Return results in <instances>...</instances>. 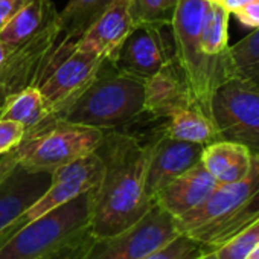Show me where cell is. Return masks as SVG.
I'll return each mask as SVG.
<instances>
[{
    "mask_svg": "<svg viewBox=\"0 0 259 259\" xmlns=\"http://www.w3.org/2000/svg\"><path fill=\"white\" fill-rule=\"evenodd\" d=\"M25 139V126L14 120L0 119V156L17 148Z\"/></svg>",
    "mask_w": 259,
    "mask_h": 259,
    "instance_id": "29",
    "label": "cell"
},
{
    "mask_svg": "<svg viewBox=\"0 0 259 259\" xmlns=\"http://www.w3.org/2000/svg\"><path fill=\"white\" fill-rule=\"evenodd\" d=\"M248 2H250V0H221L220 4H221L230 14H233V13H236L238 10H241L242 7H245Z\"/></svg>",
    "mask_w": 259,
    "mask_h": 259,
    "instance_id": "33",
    "label": "cell"
},
{
    "mask_svg": "<svg viewBox=\"0 0 259 259\" xmlns=\"http://www.w3.org/2000/svg\"><path fill=\"white\" fill-rule=\"evenodd\" d=\"M207 2H218V4H220V2H221V0H207Z\"/></svg>",
    "mask_w": 259,
    "mask_h": 259,
    "instance_id": "37",
    "label": "cell"
},
{
    "mask_svg": "<svg viewBox=\"0 0 259 259\" xmlns=\"http://www.w3.org/2000/svg\"><path fill=\"white\" fill-rule=\"evenodd\" d=\"M230 13L218 2H207L200 41L203 52L210 58H224L229 49Z\"/></svg>",
    "mask_w": 259,
    "mask_h": 259,
    "instance_id": "23",
    "label": "cell"
},
{
    "mask_svg": "<svg viewBox=\"0 0 259 259\" xmlns=\"http://www.w3.org/2000/svg\"><path fill=\"white\" fill-rule=\"evenodd\" d=\"M98 186L23 226L0 247V259H37L90 227Z\"/></svg>",
    "mask_w": 259,
    "mask_h": 259,
    "instance_id": "5",
    "label": "cell"
},
{
    "mask_svg": "<svg viewBox=\"0 0 259 259\" xmlns=\"http://www.w3.org/2000/svg\"><path fill=\"white\" fill-rule=\"evenodd\" d=\"M105 132L99 128L60 120L41 135L17 147L19 165L29 171L54 172L81 157L96 153Z\"/></svg>",
    "mask_w": 259,
    "mask_h": 259,
    "instance_id": "7",
    "label": "cell"
},
{
    "mask_svg": "<svg viewBox=\"0 0 259 259\" xmlns=\"http://www.w3.org/2000/svg\"><path fill=\"white\" fill-rule=\"evenodd\" d=\"M253 156L251 150L238 142L217 141L204 147L201 163L218 185H227L242 180L250 172Z\"/></svg>",
    "mask_w": 259,
    "mask_h": 259,
    "instance_id": "19",
    "label": "cell"
},
{
    "mask_svg": "<svg viewBox=\"0 0 259 259\" xmlns=\"http://www.w3.org/2000/svg\"><path fill=\"white\" fill-rule=\"evenodd\" d=\"M93 239H95V236H93L90 227H87L85 230H82L81 233H78L67 242L61 244L60 247L54 248L52 251H49L37 259H84Z\"/></svg>",
    "mask_w": 259,
    "mask_h": 259,
    "instance_id": "28",
    "label": "cell"
},
{
    "mask_svg": "<svg viewBox=\"0 0 259 259\" xmlns=\"http://www.w3.org/2000/svg\"><path fill=\"white\" fill-rule=\"evenodd\" d=\"M188 105L195 104L176 60L147 79L144 114L151 119H165Z\"/></svg>",
    "mask_w": 259,
    "mask_h": 259,
    "instance_id": "16",
    "label": "cell"
},
{
    "mask_svg": "<svg viewBox=\"0 0 259 259\" xmlns=\"http://www.w3.org/2000/svg\"><path fill=\"white\" fill-rule=\"evenodd\" d=\"M159 132L172 139L201 145L221 141L212 117L195 105H188L171 113L165 117V123L159 128Z\"/></svg>",
    "mask_w": 259,
    "mask_h": 259,
    "instance_id": "20",
    "label": "cell"
},
{
    "mask_svg": "<svg viewBox=\"0 0 259 259\" xmlns=\"http://www.w3.org/2000/svg\"><path fill=\"white\" fill-rule=\"evenodd\" d=\"M102 176L104 160L98 153H92L55 169L52 172V180L46 192L14 223H11L4 230H0V247L32 220L99 186Z\"/></svg>",
    "mask_w": 259,
    "mask_h": 259,
    "instance_id": "10",
    "label": "cell"
},
{
    "mask_svg": "<svg viewBox=\"0 0 259 259\" xmlns=\"http://www.w3.org/2000/svg\"><path fill=\"white\" fill-rule=\"evenodd\" d=\"M105 60L98 54L72 45L40 82L48 110L60 120L98 76Z\"/></svg>",
    "mask_w": 259,
    "mask_h": 259,
    "instance_id": "11",
    "label": "cell"
},
{
    "mask_svg": "<svg viewBox=\"0 0 259 259\" xmlns=\"http://www.w3.org/2000/svg\"><path fill=\"white\" fill-rule=\"evenodd\" d=\"M217 186V180L200 162L168 183L156 195L154 203L174 218H179L200 206Z\"/></svg>",
    "mask_w": 259,
    "mask_h": 259,
    "instance_id": "17",
    "label": "cell"
},
{
    "mask_svg": "<svg viewBox=\"0 0 259 259\" xmlns=\"http://www.w3.org/2000/svg\"><path fill=\"white\" fill-rule=\"evenodd\" d=\"M259 244V218L213 250L218 259H245Z\"/></svg>",
    "mask_w": 259,
    "mask_h": 259,
    "instance_id": "27",
    "label": "cell"
},
{
    "mask_svg": "<svg viewBox=\"0 0 259 259\" xmlns=\"http://www.w3.org/2000/svg\"><path fill=\"white\" fill-rule=\"evenodd\" d=\"M133 28L130 0H113L73 45L113 63Z\"/></svg>",
    "mask_w": 259,
    "mask_h": 259,
    "instance_id": "14",
    "label": "cell"
},
{
    "mask_svg": "<svg viewBox=\"0 0 259 259\" xmlns=\"http://www.w3.org/2000/svg\"><path fill=\"white\" fill-rule=\"evenodd\" d=\"M180 233L176 218L157 203L133 226L105 238H95L84 259H142Z\"/></svg>",
    "mask_w": 259,
    "mask_h": 259,
    "instance_id": "9",
    "label": "cell"
},
{
    "mask_svg": "<svg viewBox=\"0 0 259 259\" xmlns=\"http://www.w3.org/2000/svg\"><path fill=\"white\" fill-rule=\"evenodd\" d=\"M10 51H11V46L7 45L5 41L0 40V64L4 63V60L7 58V55L10 54Z\"/></svg>",
    "mask_w": 259,
    "mask_h": 259,
    "instance_id": "34",
    "label": "cell"
},
{
    "mask_svg": "<svg viewBox=\"0 0 259 259\" xmlns=\"http://www.w3.org/2000/svg\"><path fill=\"white\" fill-rule=\"evenodd\" d=\"M54 10L51 0H26V4L0 31V40L10 46L22 43L45 25Z\"/></svg>",
    "mask_w": 259,
    "mask_h": 259,
    "instance_id": "21",
    "label": "cell"
},
{
    "mask_svg": "<svg viewBox=\"0 0 259 259\" xmlns=\"http://www.w3.org/2000/svg\"><path fill=\"white\" fill-rule=\"evenodd\" d=\"M111 2L113 0H69L66 8L58 13L66 35L72 41H76Z\"/></svg>",
    "mask_w": 259,
    "mask_h": 259,
    "instance_id": "24",
    "label": "cell"
},
{
    "mask_svg": "<svg viewBox=\"0 0 259 259\" xmlns=\"http://www.w3.org/2000/svg\"><path fill=\"white\" fill-rule=\"evenodd\" d=\"M26 4V0H0V31Z\"/></svg>",
    "mask_w": 259,
    "mask_h": 259,
    "instance_id": "31",
    "label": "cell"
},
{
    "mask_svg": "<svg viewBox=\"0 0 259 259\" xmlns=\"http://www.w3.org/2000/svg\"><path fill=\"white\" fill-rule=\"evenodd\" d=\"M227 78H241L259 84V28L226 52Z\"/></svg>",
    "mask_w": 259,
    "mask_h": 259,
    "instance_id": "22",
    "label": "cell"
},
{
    "mask_svg": "<svg viewBox=\"0 0 259 259\" xmlns=\"http://www.w3.org/2000/svg\"><path fill=\"white\" fill-rule=\"evenodd\" d=\"M210 117L221 141L238 142L259 154V84L227 78L210 101Z\"/></svg>",
    "mask_w": 259,
    "mask_h": 259,
    "instance_id": "8",
    "label": "cell"
},
{
    "mask_svg": "<svg viewBox=\"0 0 259 259\" xmlns=\"http://www.w3.org/2000/svg\"><path fill=\"white\" fill-rule=\"evenodd\" d=\"M207 0H180L171 29L176 61L186 79L194 104L210 116V101L218 85L227 79L226 57L210 58L203 52L200 34Z\"/></svg>",
    "mask_w": 259,
    "mask_h": 259,
    "instance_id": "4",
    "label": "cell"
},
{
    "mask_svg": "<svg viewBox=\"0 0 259 259\" xmlns=\"http://www.w3.org/2000/svg\"><path fill=\"white\" fill-rule=\"evenodd\" d=\"M19 163V154H17V148H14L13 151L0 156V182H2Z\"/></svg>",
    "mask_w": 259,
    "mask_h": 259,
    "instance_id": "32",
    "label": "cell"
},
{
    "mask_svg": "<svg viewBox=\"0 0 259 259\" xmlns=\"http://www.w3.org/2000/svg\"><path fill=\"white\" fill-rule=\"evenodd\" d=\"M257 218L259 156L254 154L250 172L242 180L218 185L200 206L176 221L180 233L215 250Z\"/></svg>",
    "mask_w": 259,
    "mask_h": 259,
    "instance_id": "2",
    "label": "cell"
},
{
    "mask_svg": "<svg viewBox=\"0 0 259 259\" xmlns=\"http://www.w3.org/2000/svg\"><path fill=\"white\" fill-rule=\"evenodd\" d=\"M206 145L179 141L157 132L150 153L145 189L154 201L156 195L174 179L201 162Z\"/></svg>",
    "mask_w": 259,
    "mask_h": 259,
    "instance_id": "13",
    "label": "cell"
},
{
    "mask_svg": "<svg viewBox=\"0 0 259 259\" xmlns=\"http://www.w3.org/2000/svg\"><path fill=\"white\" fill-rule=\"evenodd\" d=\"M72 45L73 41L66 35L60 16L54 10L35 34L11 46L0 64V99L4 101L8 95L28 87H38Z\"/></svg>",
    "mask_w": 259,
    "mask_h": 259,
    "instance_id": "6",
    "label": "cell"
},
{
    "mask_svg": "<svg viewBox=\"0 0 259 259\" xmlns=\"http://www.w3.org/2000/svg\"><path fill=\"white\" fill-rule=\"evenodd\" d=\"M245 259H259V244L248 253V256Z\"/></svg>",
    "mask_w": 259,
    "mask_h": 259,
    "instance_id": "35",
    "label": "cell"
},
{
    "mask_svg": "<svg viewBox=\"0 0 259 259\" xmlns=\"http://www.w3.org/2000/svg\"><path fill=\"white\" fill-rule=\"evenodd\" d=\"M213 248L194 239L186 233H179L174 239L151 251L142 259H200Z\"/></svg>",
    "mask_w": 259,
    "mask_h": 259,
    "instance_id": "26",
    "label": "cell"
},
{
    "mask_svg": "<svg viewBox=\"0 0 259 259\" xmlns=\"http://www.w3.org/2000/svg\"><path fill=\"white\" fill-rule=\"evenodd\" d=\"M233 16L244 26H248L251 29L259 28V0H250L245 7L233 13Z\"/></svg>",
    "mask_w": 259,
    "mask_h": 259,
    "instance_id": "30",
    "label": "cell"
},
{
    "mask_svg": "<svg viewBox=\"0 0 259 259\" xmlns=\"http://www.w3.org/2000/svg\"><path fill=\"white\" fill-rule=\"evenodd\" d=\"M136 135L108 130L96 153L104 160V176L96 191L90 230L95 238L119 233L138 223L154 204L145 189L151 145Z\"/></svg>",
    "mask_w": 259,
    "mask_h": 259,
    "instance_id": "1",
    "label": "cell"
},
{
    "mask_svg": "<svg viewBox=\"0 0 259 259\" xmlns=\"http://www.w3.org/2000/svg\"><path fill=\"white\" fill-rule=\"evenodd\" d=\"M0 119L14 120L25 126V139L35 138L60 122L46 107L38 87H28L8 95L0 104Z\"/></svg>",
    "mask_w": 259,
    "mask_h": 259,
    "instance_id": "18",
    "label": "cell"
},
{
    "mask_svg": "<svg viewBox=\"0 0 259 259\" xmlns=\"http://www.w3.org/2000/svg\"><path fill=\"white\" fill-rule=\"evenodd\" d=\"M147 79L104 61L95 81L76 99L63 120L108 132L133 123L144 114Z\"/></svg>",
    "mask_w": 259,
    "mask_h": 259,
    "instance_id": "3",
    "label": "cell"
},
{
    "mask_svg": "<svg viewBox=\"0 0 259 259\" xmlns=\"http://www.w3.org/2000/svg\"><path fill=\"white\" fill-rule=\"evenodd\" d=\"M200 259H218V257L215 256V253H213V250H212V251H209V253H206L204 256H201Z\"/></svg>",
    "mask_w": 259,
    "mask_h": 259,
    "instance_id": "36",
    "label": "cell"
},
{
    "mask_svg": "<svg viewBox=\"0 0 259 259\" xmlns=\"http://www.w3.org/2000/svg\"><path fill=\"white\" fill-rule=\"evenodd\" d=\"M174 60L171 25H139L130 32L113 64L125 73L148 79Z\"/></svg>",
    "mask_w": 259,
    "mask_h": 259,
    "instance_id": "12",
    "label": "cell"
},
{
    "mask_svg": "<svg viewBox=\"0 0 259 259\" xmlns=\"http://www.w3.org/2000/svg\"><path fill=\"white\" fill-rule=\"evenodd\" d=\"M51 172L17 166L0 182V230L23 215L49 188Z\"/></svg>",
    "mask_w": 259,
    "mask_h": 259,
    "instance_id": "15",
    "label": "cell"
},
{
    "mask_svg": "<svg viewBox=\"0 0 259 259\" xmlns=\"http://www.w3.org/2000/svg\"><path fill=\"white\" fill-rule=\"evenodd\" d=\"M179 4L180 0H130L133 25H171Z\"/></svg>",
    "mask_w": 259,
    "mask_h": 259,
    "instance_id": "25",
    "label": "cell"
},
{
    "mask_svg": "<svg viewBox=\"0 0 259 259\" xmlns=\"http://www.w3.org/2000/svg\"><path fill=\"white\" fill-rule=\"evenodd\" d=\"M257 156H259V154H257Z\"/></svg>",
    "mask_w": 259,
    "mask_h": 259,
    "instance_id": "38",
    "label": "cell"
}]
</instances>
